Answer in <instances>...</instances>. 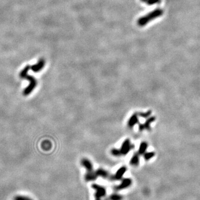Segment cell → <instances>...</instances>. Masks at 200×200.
Wrapping results in <instances>:
<instances>
[{"label": "cell", "mask_w": 200, "mask_h": 200, "mask_svg": "<svg viewBox=\"0 0 200 200\" xmlns=\"http://www.w3.org/2000/svg\"><path fill=\"white\" fill-rule=\"evenodd\" d=\"M30 67L29 66H27L25 69H23L20 73V76L22 79H28L30 81V84L23 91V95L25 96H28L30 95L32 92L35 89V88L37 86V81L32 76L28 75L27 73Z\"/></svg>", "instance_id": "obj_1"}, {"label": "cell", "mask_w": 200, "mask_h": 200, "mask_svg": "<svg viewBox=\"0 0 200 200\" xmlns=\"http://www.w3.org/2000/svg\"><path fill=\"white\" fill-rule=\"evenodd\" d=\"M163 13V11L162 9H157L153 11L152 12H150L148 15L141 17L137 21V23L140 26H143L146 25L149 21H152L153 19L162 16Z\"/></svg>", "instance_id": "obj_2"}, {"label": "cell", "mask_w": 200, "mask_h": 200, "mask_svg": "<svg viewBox=\"0 0 200 200\" xmlns=\"http://www.w3.org/2000/svg\"><path fill=\"white\" fill-rule=\"evenodd\" d=\"M92 188L96 191L95 194V199H101L104 197L106 195V190L104 186L99 184H92Z\"/></svg>", "instance_id": "obj_3"}, {"label": "cell", "mask_w": 200, "mask_h": 200, "mask_svg": "<svg viewBox=\"0 0 200 200\" xmlns=\"http://www.w3.org/2000/svg\"><path fill=\"white\" fill-rule=\"evenodd\" d=\"M133 146L131 143L130 139L127 138L126 139L121 145V148L120 149L122 155H126L133 148Z\"/></svg>", "instance_id": "obj_4"}, {"label": "cell", "mask_w": 200, "mask_h": 200, "mask_svg": "<svg viewBox=\"0 0 200 200\" xmlns=\"http://www.w3.org/2000/svg\"><path fill=\"white\" fill-rule=\"evenodd\" d=\"M127 167L126 166H122L118 169L114 175L110 176L109 179L112 181H120L122 179L123 175L126 173Z\"/></svg>", "instance_id": "obj_5"}, {"label": "cell", "mask_w": 200, "mask_h": 200, "mask_svg": "<svg viewBox=\"0 0 200 200\" xmlns=\"http://www.w3.org/2000/svg\"><path fill=\"white\" fill-rule=\"evenodd\" d=\"M132 183V181L130 178H125L122 180L120 184L114 187V190L116 191L126 189L129 187Z\"/></svg>", "instance_id": "obj_6"}, {"label": "cell", "mask_w": 200, "mask_h": 200, "mask_svg": "<svg viewBox=\"0 0 200 200\" xmlns=\"http://www.w3.org/2000/svg\"><path fill=\"white\" fill-rule=\"evenodd\" d=\"M155 120V118L154 117H151L148 118V120L144 123H140L138 126L139 130L140 131H143V130H150L151 129V124L153 121Z\"/></svg>", "instance_id": "obj_7"}, {"label": "cell", "mask_w": 200, "mask_h": 200, "mask_svg": "<svg viewBox=\"0 0 200 200\" xmlns=\"http://www.w3.org/2000/svg\"><path fill=\"white\" fill-rule=\"evenodd\" d=\"M137 123H138V116L137 113H135L133 114L129 118L127 122V126L129 128H132Z\"/></svg>", "instance_id": "obj_8"}, {"label": "cell", "mask_w": 200, "mask_h": 200, "mask_svg": "<svg viewBox=\"0 0 200 200\" xmlns=\"http://www.w3.org/2000/svg\"><path fill=\"white\" fill-rule=\"evenodd\" d=\"M45 65V61L43 59H40L37 64L32 66L31 69L35 72H38L42 70Z\"/></svg>", "instance_id": "obj_9"}, {"label": "cell", "mask_w": 200, "mask_h": 200, "mask_svg": "<svg viewBox=\"0 0 200 200\" xmlns=\"http://www.w3.org/2000/svg\"><path fill=\"white\" fill-rule=\"evenodd\" d=\"M81 165L86 169L87 171H93V165L91 162L90 160L87 158H83L81 161Z\"/></svg>", "instance_id": "obj_10"}, {"label": "cell", "mask_w": 200, "mask_h": 200, "mask_svg": "<svg viewBox=\"0 0 200 200\" xmlns=\"http://www.w3.org/2000/svg\"><path fill=\"white\" fill-rule=\"evenodd\" d=\"M98 176L96 174L95 172H94L93 171H87V173L84 175V179L87 182H90V181H94L97 179Z\"/></svg>", "instance_id": "obj_11"}, {"label": "cell", "mask_w": 200, "mask_h": 200, "mask_svg": "<svg viewBox=\"0 0 200 200\" xmlns=\"http://www.w3.org/2000/svg\"><path fill=\"white\" fill-rule=\"evenodd\" d=\"M95 172L98 177H101L105 179H109L110 177V175L109 173V172L107 171L105 169H101V168L97 169L95 171Z\"/></svg>", "instance_id": "obj_12"}, {"label": "cell", "mask_w": 200, "mask_h": 200, "mask_svg": "<svg viewBox=\"0 0 200 200\" xmlns=\"http://www.w3.org/2000/svg\"><path fill=\"white\" fill-rule=\"evenodd\" d=\"M130 165L132 166H137L140 163V155L137 153H135L132 157L130 161Z\"/></svg>", "instance_id": "obj_13"}, {"label": "cell", "mask_w": 200, "mask_h": 200, "mask_svg": "<svg viewBox=\"0 0 200 200\" xmlns=\"http://www.w3.org/2000/svg\"><path fill=\"white\" fill-rule=\"evenodd\" d=\"M148 148V143L145 141H143L140 143V147L138 148V153L140 155H143L146 152L147 149Z\"/></svg>", "instance_id": "obj_14"}, {"label": "cell", "mask_w": 200, "mask_h": 200, "mask_svg": "<svg viewBox=\"0 0 200 200\" xmlns=\"http://www.w3.org/2000/svg\"><path fill=\"white\" fill-rule=\"evenodd\" d=\"M109 200H122L123 197L120 194H118L117 193H113L112 194L110 195V196L108 197Z\"/></svg>", "instance_id": "obj_15"}, {"label": "cell", "mask_w": 200, "mask_h": 200, "mask_svg": "<svg viewBox=\"0 0 200 200\" xmlns=\"http://www.w3.org/2000/svg\"><path fill=\"white\" fill-rule=\"evenodd\" d=\"M51 143L49 141H45L42 143V148L44 150H48L51 148Z\"/></svg>", "instance_id": "obj_16"}, {"label": "cell", "mask_w": 200, "mask_h": 200, "mask_svg": "<svg viewBox=\"0 0 200 200\" xmlns=\"http://www.w3.org/2000/svg\"><path fill=\"white\" fill-rule=\"evenodd\" d=\"M155 156V153L153 152H145L143 154V157L146 161H149L150 159L152 158Z\"/></svg>", "instance_id": "obj_17"}, {"label": "cell", "mask_w": 200, "mask_h": 200, "mask_svg": "<svg viewBox=\"0 0 200 200\" xmlns=\"http://www.w3.org/2000/svg\"><path fill=\"white\" fill-rule=\"evenodd\" d=\"M152 113V112L151 111H148L146 112H139L138 113V116L143 117V118H148L150 116Z\"/></svg>", "instance_id": "obj_18"}, {"label": "cell", "mask_w": 200, "mask_h": 200, "mask_svg": "<svg viewBox=\"0 0 200 200\" xmlns=\"http://www.w3.org/2000/svg\"><path fill=\"white\" fill-rule=\"evenodd\" d=\"M111 153L113 156H114L115 157H119L122 155L121 152H120V150L118 149H117V148L112 149L111 151Z\"/></svg>", "instance_id": "obj_19"}, {"label": "cell", "mask_w": 200, "mask_h": 200, "mask_svg": "<svg viewBox=\"0 0 200 200\" xmlns=\"http://www.w3.org/2000/svg\"><path fill=\"white\" fill-rule=\"evenodd\" d=\"M13 200H32L31 199H30L29 197H26V196H21V195H18L16 197H15Z\"/></svg>", "instance_id": "obj_20"}, {"label": "cell", "mask_w": 200, "mask_h": 200, "mask_svg": "<svg viewBox=\"0 0 200 200\" xmlns=\"http://www.w3.org/2000/svg\"><path fill=\"white\" fill-rule=\"evenodd\" d=\"M161 2V0H148L147 3L149 5H152L153 4H158Z\"/></svg>", "instance_id": "obj_21"}, {"label": "cell", "mask_w": 200, "mask_h": 200, "mask_svg": "<svg viewBox=\"0 0 200 200\" xmlns=\"http://www.w3.org/2000/svg\"><path fill=\"white\" fill-rule=\"evenodd\" d=\"M141 1H142V2H147L148 0H141Z\"/></svg>", "instance_id": "obj_22"}, {"label": "cell", "mask_w": 200, "mask_h": 200, "mask_svg": "<svg viewBox=\"0 0 200 200\" xmlns=\"http://www.w3.org/2000/svg\"><path fill=\"white\" fill-rule=\"evenodd\" d=\"M95 200H102L101 199H95Z\"/></svg>", "instance_id": "obj_23"}]
</instances>
